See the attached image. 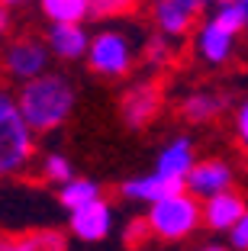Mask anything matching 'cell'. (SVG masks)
Listing matches in <instances>:
<instances>
[{
  "mask_svg": "<svg viewBox=\"0 0 248 251\" xmlns=\"http://www.w3.org/2000/svg\"><path fill=\"white\" fill-rule=\"evenodd\" d=\"M145 61L152 68H165L171 61V39H165L158 32V36H148L145 39Z\"/></svg>",
  "mask_w": 248,
  "mask_h": 251,
  "instance_id": "cell-21",
  "label": "cell"
},
{
  "mask_svg": "<svg viewBox=\"0 0 248 251\" xmlns=\"http://www.w3.org/2000/svg\"><path fill=\"white\" fill-rule=\"evenodd\" d=\"M161 103H165V90L158 81H136L119 97V116L129 129H145L161 113Z\"/></svg>",
  "mask_w": 248,
  "mask_h": 251,
  "instance_id": "cell-5",
  "label": "cell"
},
{
  "mask_svg": "<svg viewBox=\"0 0 248 251\" xmlns=\"http://www.w3.org/2000/svg\"><path fill=\"white\" fill-rule=\"evenodd\" d=\"M13 100L26 129L36 135V132H52V129L65 126L68 116L74 113L78 94H74V84L68 74L45 71L39 77H32V81L20 84Z\"/></svg>",
  "mask_w": 248,
  "mask_h": 251,
  "instance_id": "cell-1",
  "label": "cell"
},
{
  "mask_svg": "<svg viewBox=\"0 0 248 251\" xmlns=\"http://www.w3.org/2000/svg\"><path fill=\"white\" fill-rule=\"evenodd\" d=\"M155 3H161V0H155Z\"/></svg>",
  "mask_w": 248,
  "mask_h": 251,
  "instance_id": "cell-30",
  "label": "cell"
},
{
  "mask_svg": "<svg viewBox=\"0 0 248 251\" xmlns=\"http://www.w3.org/2000/svg\"><path fill=\"white\" fill-rule=\"evenodd\" d=\"M13 3H26V0H0V7L7 10V7H13Z\"/></svg>",
  "mask_w": 248,
  "mask_h": 251,
  "instance_id": "cell-27",
  "label": "cell"
},
{
  "mask_svg": "<svg viewBox=\"0 0 248 251\" xmlns=\"http://www.w3.org/2000/svg\"><path fill=\"white\" fill-rule=\"evenodd\" d=\"M0 251H68V238L58 229L0 232Z\"/></svg>",
  "mask_w": 248,
  "mask_h": 251,
  "instance_id": "cell-13",
  "label": "cell"
},
{
  "mask_svg": "<svg viewBox=\"0 0 248 251\" xmlns=\"http://www.w3.org/2000/svg\"><path fill=\"white\" fill-rule=\"evenodd\" d=\"M213 20H216L222 29H229L232 36H239V32L245 29V23H248V0H229V3H216V10H213Z\"/></svg>",
  "mask_w": 248,
  "mask_h": 251,
  "instance_id": "cell-19",
  "label": "cell"
},
{
  "mask_svg": "<svg viewBox=\"0 0 248 251\" xmlns=\"http://www.w3.org/2000/svg\"><path fill=\"white\" fill-rule=\"evenodd\" d=\"M87 42H90V32L84 29V23H52L49 36H45L49 55H58V58H65V61L84 58Z\"/></svg>",
  "mask_w": 248,
  "mask_h": 251,
  "instance_id": "cell-10",
  "label": "cell"
},
{
  "mask_svg": "<svg viewBox=\"0 0 248 251\" xmlns=\"http://www.w3.org/2000/svg\"><path fill=\"white\" fill-rule=\"evenodd\" d=\"M235 184V168L222 158H206V161H193V168L187 171L184 177V193L203 203V200L216 197V193H226L232 190Z\"/></svg>",
  "mask_w": 248,
  "mask_h": 251,
  "instance_id": "cell-6",
  "label": "cell"
},
{
  "mask_svg": "<svg viewBox=\"0 0 248 251\" xmlns=\"http://www.w3.org/2000/svg\"><path fill=\"white\" fill-rule=\"evenodd\" d=\"M235 39L229 29H222L216 20H206L200 23L197 29V55L206 61V65H226L229 58H232V49H235Z\"/></svg>",
  "mask_w": 248,
  "mask_h": 251,
  "instance_id": "cell-12",
  "label": "cell"
},
{
  "mask_svg": "<svg viewBox=\"0 0 248 251\" xmlns=\"http://www.w3.org/2000/svg\"><path fill=\"white\" fill-rule=\"evenodd\" d=\"M32 148H36V142L16 110L13 94L0 87V177L20 174L29 164Z\"/></svg>",
  "mask_w": 248,
  "mask_h": 251,
  "instance_id": "cell-2",
  "label": "cell"
},
{
  "mask_svg": "<svg viewBox=\"0 0 248 251\" xmlns=\"http://www.w3.org/2000/svg\"><path fill=\"white\" fill-rule=\"evenodd\" d=\"M148 235H152V232H148L145 219H129V226L123 229V242L129 245V248H136V245H142V242H145Z\"/></svg>",
  "mask_w": 248,
  "mask_h": 251,
  "instance_id": "cell-23",
  "label": "cell"
},
{
  "mask_svg": "<svg viewBox=\"0 0 248 251\" xmlns=\"http://www.w3.org/2000/svg\"><path fill=\"white\" fill-rule=\"evenodd\" d=\"M239 219H245V200L235 190L216 193V197L200 203V222H206L216 232H229Z\"/></svg>",
  "mask_w": 248,
  "mask_h": 251,
  "instance_id": "cell-11",
  "label": "cell"
},
{
  "mask_svg": "<svg viewBox=\"0 0 248 251\" xmlns=\"http://www.w3.org/2000/svg\"><path fill=\"white\" fill-rule=\"evenodd\" d=\"M49 23H84L90 16L87 0H39Z\"/></svg>",
  "mask_w": 248,
  "mask_h": 251,
  "instance_id": "cell-18",
  "label": "cell"
},
{
  "mask_svg": "<svg viewBox=\"0 0 248 251\" xmlns=\"http://www.w3.org/2000/svg\"><path fill=\"white\" fill-rule=\"evenodd\" d=\"M71 232L81 242H103L113 232V206L107 200H94L87 206H81L71 213Z\"/></svg>",
  "mask_w": 248,
  "mask_h": 251,
  "instance_id": "cell-9",
  "label": "cell"
},
{
  "mask_svg": "<svg viewBox=\"0 0 248 251\" xmlns=\"http://www.w3.org/2000/svg\"><path fill=\"white\" fill-rule=\"evenodd\" d=\"M235 135H239V142L248 139V106L245 103L235 110Z\"/></svg>",
  "mask_w": 248,
  "mask_h": 251,
  "instance_id": "cell-25",
  "label": "cell"
},
{
  "mask_svg": "<svg viewBox=\"0 0 248 251\" xmlns=\"http://www.w3.org/2000/svg\"><path fill=\"white\" fill-rule=\"evenodd\" d=\"M42 174H45V180H52V184H68V180L74 177V164L68 161L65 155H58V151H52V155H45V161H42Z\"/></svg>",
  "mask_w": 248,
  "mask_h": 251,
  "instance_id": "cell-20",
  "label": "cell"
},
{
  "mask_svg": "<svg viewBox=\"0 0 248 251\" xmlns=\"http://www.w3.org/2000/svg\"><path fill=\"white\" fill-rule=\"evenodd\" d=\"M206 3L210 0H161V3H155V20H158L161 36H187Z\"/></svg>",
  "mask_w": 248,
  "mask_h": 251,
  "instance_id": "cell-8",
  "label": "cell"
},
{
  "mask_svg": "<svg viewBox=\"0 0 248 251\" xmlns=\"http://www.w3.org/2000/svg\"><path fill=\"white\" fill-rule=\"evenodd\" d=\"M203 251H229V248H222V245H206Z\"/></svg>",
  "mask_w": 248,
  "mask_h": 251,
  "instance_id": "cell-28",
  "label": "cell"
},
{
  "mask_svg": "<svg viewBox=\"0 0 248 251\" xmlns=\"http://www.w3.org/2000/svg\"><path fill=\"white\" fill-rule=\"evenodd\" d=\"M123 197L129 200H139V203H158L165 197H174V193H184V180H174V177H165V174H142V177H132L126 180L123 187Z\"/></svg>",
  "mask_w": 248,
  "mask_h": 251,
  "instance_id": "cell-14",
  "label": "cell"
},
{
  "mask_svg": "<svg viewBox=\"0 0 248 251\" xmlns=\"http://www.w3.org/2000/svg\"><path fill=\"white\" fill-rule=\"evenodd\" d=\"M145 226L152 235L168 238V242H181V238L193 235V232L203 226L200 222V203L190 193H174V197H165L158 203L148 206Z\"/></svg>",
  "mask_w": 248,
  "mask_h": 251,
  "instance_id": "cell-3",
  "label": "cell"
},
{
  "mask_svg": "<svg viewBox=\"0 0 248 251\" xmlns=\"http://www.w3.org/2000/svg\"><path fill=\"white\" fill-rule=\"evenodd\" d=\"M193 161H197V155H193V142H190L187 135H177V139H171L168 145L161 148L158 164H155V174L184 180V177H187V171L193 168Z\"/></svg>",
  "mask_w": 248,
  "mask_h": 251,
  "instance_id": "cell-15",
  "label": "cell"
},
{
  "mask_svg": "<svg viewBox=\"0 0 248 251\" xmlns=\"http://www.w3.org/2000/svg\"><path fill=\"white\" fill-rule=\"evenodd\" d=\"M100 197H103L100 184L90 180V177H78V174H74L68 184H61V190H58V203L68 209V213L87 206V203H94V200H100Z\"/></svg>",
  "mask_w": 248,
  "mask_h": 251,
  "instance_id": "cell-17",
  "label": "cell"
},
{
  "mask_svg": "<svg viewBox=\"0 0 248 251\" xmlns=\"http://www.w3.org/2000/svg\"><path fill=\"white\" fill-rule=\"evenodd\" d=\"M3 68H7L10 77L26 84V81H32V77L49 71V49H45L42 39H32V36L16 39L3 52Z\"/></svg>",
  "mask_w": 248,
  "mask_h": 251,
  "instance_id": "cell-7",
  "label": "cell"
},
{
  "mask_svg": "<svg viewBox=\"0 0 248 251\" xmlns=\"http://www.w3.org/2000/svg\"><path fill=\"white\" fill-rule=\"evenodd\" d=\"M229 245H232V251H245L248 248V216L239 219L232 229H229Z\"/></svg>",
  "mask_w": 248,
  "mask_h": 251,
  "instance_id": "cell-24",
  "label": "cell"
},
{
  "mask_svg": "<svg viewBox=\"0 0 248 251\" xmlns=\"http://www.w3.org/2000/svg\"><path fill=\"white\" fill-rule=\"evenodd\" d=\"M84 58H87V65L94 68L97 74H103V77H123L132 68V45L123 32L103 29V32H97V36H90Z\"/></svg>",
  "mask_w": 248,
  "mask_h": 251,
  "instance_id": "cell-4",
  "label": "cell"
},
{
  "mask_svg": "<svg viewBox=\"0 0 248 251\" xmlns=\"http://www.w3.org/2000/svg\"><path fill=\"white\" fill-rule=\"evenodd\" d=\"M229 106V97L219 90H193L184 97L181 113L187 123H210V119L222 116V110Z\"/></svg>",
  "mask_w": 248,
  "mask_h": 251,
  "instance_id": "cell-16",
  "label": "cell"
},
{
  "mask_svg": "<svg viewBox=\"0 0 248 251\" xmlns=\"http://www.w3.org/2000/svg\"><path fill=\"white\" fill-rule=\"evenodd\" d=\"M136 7V0H87L90 16H100V20H113V16H123Z\"/></svg>",
  "mask_w": 248,
  "mask_h": 251,
  "instance_id": "cell-22",
  "label": "cell"
},
{
  "mask_svg": "<svg viewBox=\"0 0 248 251\" xmlns=\"http://www.w3.org/2000/svg\"><path fill=\"white\" fill-rule=\"evenodd\" d=\"M210 3H213V7H216V3H229V0H210Z\"/></svg>",
  "mask_w": 248,
  "mask_h": 251,
  "instance_id": "cell-29",
  "label": "cell"
},
{
  "mask_svg": "<svg viewBox=\"0 0 248 251\" xmlns=\"http://www.w3.org/2000/svg\"><path fill=\"white\" fill-rule=\"evenodd\" d=\"M7 26H10V13L3 7H0V39H3V32H7Z\"/></svg>",
  "mask_w": 248,
  "mask_h": 251,
  "instance_id": "cell-26",
  "label": "cell"
}]
</instances>
